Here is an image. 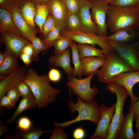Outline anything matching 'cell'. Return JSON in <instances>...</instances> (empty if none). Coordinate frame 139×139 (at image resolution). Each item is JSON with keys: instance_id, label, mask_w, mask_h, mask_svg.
<instances>
[{"instance_id": "cell-1", "label": "cell", "mask_w": 139, "mask_h": 139, "mask_svg": "<svg viewBox=\"0 0 139 139\" xmlns=\"http://www.w3.org/2000/svg\"><path fill=\"white\" fill-rule=\"evenodd\" d=\"M23 81L29 86L37 107L40 109L47 107L49 105L54 102L61 91L51 86L48 75L40 76L31 68L27 70Z\"/></svg>"}, {"instance_id": "cell-2", "label": "cell", "mask_w": 139, "mask_h": 139, "mask_svg": "<svg viewBox=\"0 0 139 139\" xmlns=\"http://www.w3.org/2000/svg\"><path fill=\"white\" fill-rule=\"evenodd\" d=\"M107 24L110 32L124 29L133 30L139 23V16L136 6L119 7L109 5Z\"/></svg>"}, {"instance_id": "cell-3", "label": "cell", "mask_w": 139, "mask_h": 139, "mask_svg": "<svg viewBox=\"0 0 139 139\" xmlns=\"http://www.w3.org/2000/svg\"><path fill=\"white\" fill-rule=\"evenodd\" d=\"M106 84L105 90L116 96L115 113L108 131L106 139H117L119 131L125 117L123 108L126 99L129 95L127 90L113 81Z\"/></svg>"}, {"instance_id": "cell-4", "label": "cell", "mask_w": 139, "mask_h": 139, "mask_svg": "<svg viewBox=\"0 0 139 139\" xmlns=\"http://www.w3.org/2000/svg\"><path fill=\"white\" fill-rule=\"evenodd\" d=\"M71 99L68 105L69 112L72 114L75 111L78 113L77 116L75 119L62 123L54 122L53 125L55 127H62L63 128L71 124L81 121L88 120L97 124L100 120V115L98 110L99 104L97 101L94 100L91 102L83 101L78 96L76 103Z\"/></svg>"}, {"instance_id": "cell-5", "label": "cell", "mask_w": 139, "mask_h": 139, "mask_svg": "<svg viewBox=\"0 0 139 139\" xmlns=\"http://www.w3.org/2000/svg\"><path fill=\"white\" fill-rule=\"evenodd\" d=\"M116 52L106 56L104 64L95 74L99 82L106 84L113 77L121 73L135 71Z\"/></svg>"}, {"instance_id": "cell-6", "label": "cell", "mask_w": 139, "mask_h": 139, "mask_svg": "<svg viewBox=\"0 0 139 139\" xmlns=\"http://www.w3.org/2000/svg\"><path fill=\"white\" fill-rule=\"evenodd\" d=\"M94 75L83 79H77L72 75H68L67 85L74 94L79 97L83 101L91 102L99 92L96 87L91 86V81Z\"/></svg>"}, {"instance_id": "cell-7", "label": "cell", "mask_w": 139, "mask_h": 139, "mask_svg": "<svg viewBox=\"0 0 139 139\" xmlns=\"http://www.w3.org/2000/svg\"><path fill=\"white\" fill-rule=\"evenodd\" d=\"M61 35L70 39L77 43L99 46L103 50L106 56L116 51L105 38L92 33H85L81 30L71 31L66 30L60 31Z\"/></svg>"}, {"instance_id": "cell-8", "label": "cell", "mask_w": 139, "mask_h": 139, "mask_svg": "<svg viewBox=\"0 0 139 139\" xmlns=\"http://www.w3.org/2000/svg\"><path fill=\"white\" fill-rule=\"evenodd\" d=\"M91 15L98 29L97 34L106 38L107 36V13L109 5L102 0H92Z\"/></svg>"}, {"instance_id": "cell-9", "label": "cell", "mask_w": 139, "mask_h": 139, "mask_svg": "<svg viewBox=\"0 0 139 139\" xmlns=\"http://www.w3.org/2000/svg\"><path fill=\"white\" fill-rule=\"evenodd\" d=\"M107 40L119 56L135 71H139L138 50L137 43L127 44Z\"/></svg>"}, {"instance_id": "cell-10", "label": "cell", "mask_w": 139, "mask_h": 139, "mask_svg": "<svg viewBox=\"0 0 139 139\" xmlns=\"http://www.w3.org/2000/svg\"><path fill=\"white\" fill-rule=\"evenodd\" d=\"M116 103L109 107L104 104L99 106L100 115V120L97 124L94 133L90 139H106L107 132L115 112Z\"/></svg>"}, {"instance_id": "cell-11", "label": "cell", "mask_w": 139, "mask_h": 139, "mask_svg": "<svg viewBox=\"0 0 139 139\" xmlns=\"http://www.w3.org/2000/svg\"><path fill=\"white\" fill-rule=\"evenodd\" d=\"M111 81L114 82L125 88L130 97L131 104L133 105L137 101L138 98L134 95L132 88L135 84L139 82V71L121 73L113 77L108 82Z\"/></svg>"}, {"instance_id": "cell-12", "label": "cell", "mask_w": 139, "mask_h": 139, "mask_svg": "<svg viewBox=\"0 0 139 139\" xmlns=\"http://www.w3.org/2000/svg\"><path fill=\"white\" fill-rule=\"evenodd\" d=\"M49 14L61 31L66 30L68 16L67 8L63 0H52L48 5Z\"/></svg>"}, {"instance_id": "cell-13", "label": "cell", "mask_w": 139, "mask_h": 139, "mask_svg": "<svg viewBox=\"0 0 139 139\" xmlns=\"http://www.w3.org/2000/svg\"><path fill=\"white\" fill-rule=\"evenodd\" d=\"M1 42L5 45V48L11 54L19 57L24 47L31 43L23 36L6 32H0Z\"/></svg>"}, {"instance_id": "cell-14", "label": "cell", "mask_w": 139, "mask_h": 139, "mask_svg": "<svg viewBox=\"0 0 139 139\" xmlns=\"http://www.w3.org/2000/svg\"><path fill=\"white\" fill-rule=\"evenodd\" d=\"M91 4L88 0L80 1L78 14L81 22V30L85 33L98 34L97 26L92 19L90 10Z\"/></svg>"}, {"instance_id": "cell-15", "label": "cell", "mask_w": 139, "mask_h": 139, "mask_svg": "<svg viewBox=\"0 0 139 139\" xmlns=\"http://www.w3.org/2000/svg\"><path fill=\"white\" fill-rule=\"evenodd\" d=\"M27 70L24 66H18L12 73L0 80V99L11 87L23 81Z\"/></svg>"}, {"instance_id": "cell-16", "label": "cell", "mask_w": 139, "mask_h": 139, "mask_svg": "<svg viewBox=\"0 0 139 139\" xmlns=\"http://www.w3.org/2000/svg\"><path fill=\"white\" fill-rule=\"evenodd\" d=\"M10 11L12 18L22 36L31 43L36 36L37 29L32 28L27 23L21 14L19 8L15 7Z\"/></svg>"}, {"instance_id": "cell-17", "label": "cell", "mask_w": 139, "mask_h": 139, "mask_svg": "<svg viewBox=\"0 0 139 139\" xmlns=\"http://www.w3.org/2000/svg\"><path fill=\"white\" fill-rule=\"evenodd\" d=\"M70 49L68 48L62 53L50 56L48 61L51 66L59 67L62 68L68 75H72L74 68L70 64Z\"/></svg>"}, {"instance_id": "cell-18", "label": "cell", "mask_w": 139, "mask_h": 139, "mask_svg": "<svg viewBox=\"0 0 139 139\" xmlns=\"http://www.w3.org/2000/svg\"><path fill=\"white\" fill-rule=\"evenodd\" d=\"M0 31L22 36L12 18L11 11L1 8H0Z\"/></svg>"}, {"instance_id": "cell-19", "label": "cell", "mask_w": 139, "mask_h": 139, "mask_svg": "<svg viewBox=\"0 0 139 139\" xmlns=\"http://www.w3.org/2000/svg\"><path fill=\"white\" fill-rule=\"evenodd\" d=\"M105 58L93 56L85 58L81 60V66L83 75L88 76L95 74L104 64Z\"/></svg>"}, {"instance_id": "cell-20", "label": "cell", "mask_w": 139, "mask_h": 139, "mask_svg": "<svg viewBox=\"0 0 139 139\" xmlns=\"http://www.w3.org/2000/svg\"><path fill=\"white\" fill-rule=\"evenodd\" d=\"M134 117V110L130 105L129 112L121 127L117 139H135L136 134L133 131V123Z\"/></svg>"}, {"instance_id": "cell-21", "label": "cell", "mask_w": 139, "mask_h": 139, "mask_svg": "<svg viewBox=\"0 0 139 139\" xmlns=\"http://www.w3.org/2000/svg\"><path fill=\"white\" fill-rule=\"evenodd\" d=\"M52 131H43L40 127L33 125L29 129L21 131L15 129L14 135H8L5 139H39L41 136L46 133L51 132Z\"/></svg>"}, {"instance_id": "cell-22", "label": "cell", "mask_w": 139, "mask_h": 139, "mask_svg": "<svg viewBox=\"0 0 139 139\" xmlns=\"http://www.w3.org/2000/svg\"><path fill=\"white\" fill-rule=\"evenodd\" d=\"M23 18L28 24L32 28L36 29L34 19L36 13V4L29 0L20 8Z\"/></svg>"}, {"instance_id": "cell-23", "label": "cell", "mask_w": 139, "mask_h": 139, "mask_svg": "<svg viewBox=\"0 0 139 139\" xmlns=\"http://www.w3.org/2000/svg\"><path fill=\"white\" fill-rule=\"evenodd\" d=\"M6 50L7 55L3 62L0 65V80L12 73L19 66L17 57Z\"/></svg>"}, {"instance_id": "cell-24", "label": "cell", "mask_w": 139, "mask_h": 139, "mask_svg": "<svg viewBox=\"0 0 139 139\" xmlns=\"http://www.w3.org/2000/svg\"><path fill=\"white\" fill-rule=\"evenodd\" d=\"M77 46L81 60L85 58L93 56L106 58L103 50L97 48L95 46L77 43Z\"/></svg>"}, {"instance_id": "cell-25", "label": "cell", "mask_w": 139, "mask_h": 139, "mask_svg": "<svg viewBox=\"0 0 139 139\" xmlns=\"http://www.w3.org/2000/svg\"><path fill=\"white\" fill-rule=\"evenodd\" d=\"M37 107L35 100L22 97L20 102L11 117L6 121V124H12L16 121L18 117L25 110Z\"/></svg>"}, {"instance_id": "cell-26", "label": "cell", "mask_w": 139, "mask_h": 139, "mask_svg": "<svg viewBox=\"0 0 139 139\" xmlns=\"http://www.w3.org/2000/svg\"><path fill=\"white\" fill-rule=\"evenodd\" d=\"M133 30L124 29L117 31L109 36L105 38L107 40L126 43L133 39L134 33Z\"/></svg>"}, {"instance_id": "cell-27", "label": "cell", "mask_w": 139, "mask_h": 139, "mask_svg": "<svg viewBox=\"0 0 139 139\" xmlns=\"http://www.w3.org/2000/svg\"><path fill=\"white\" fill-rule=\"evenodd\" d=\"M70 48L72 55V62L74 65V69L72 75L79 79H81L83 75L81 66V59L80 58L77 43L73 41Z\"/></svg>"}, {"instance_id": "cell-28", "label": "cell", "mask_w": 139, "mask_h": 139, "mask_svg": "<svg viewBox=\"0 0 139 139\" xmlns=\"http://www.w3.org/2000/svg\"><path fill=\"white\" fill-rule=\"evenodd\" d=\"M36 4V13L35 22L41 33L42 27L49 14L48 5L42 4Z\"/></svg>"}, {"instance_id": "cell-29", "label": "cell", "mask_w": 139, "mask_h": 139, "mask_svg": "<svg viewBox=\"0 0 139 139\" xmlns=\"http://www.w3.org/2000/svg\"><path fill=\"white\" fill-rule=\"evenodd\" d=\"M81 22L77 13L68 14L66 30L71 31L81 30Z\"/></svg>"}, {"instance_id": "cell-30", "label": "cell", "mask_w": 139, "mask_h": 139, "mask_svg": "<svg viewBox=\"0 0 139 139\" xmlns=\"http://www.w3.org/2000/svg\"><path fill=\"white\" fill-rule=\"evenodd\" d=\"M31 43L33 48V53L32 56L33 61L37 62L39 60V53L42 51L47 52L49 49L44 43L42 40L36 36L32 40Z\"/></svg>"}, {"instance_id": "cell-31", "label": "cell", "mask_w": 139, "mask_h": 139, "mask_svg": "<svg viewBox=\"0 0 139 139\" xmlns=\"http://www.w3.org/2000/svg\"><path fill=\"white\" fill-rule=\"evenodd\" d=\"M73 41L70 39L64 37L55 41L53 44L55 54H59L70 47Z\"/></svg>"}, {"instance_id": "cell-32", "label": "cell", "mask_w": 139, "mask_h": 139, "mask_svg": "<svg viewBox=\"0 0 139 139\" xmlns=\"http://www.w3.org/2000/svg\"><path fill=\"white\" fill-rule=\"evenodd\" d=\"M60 30L56 26L42 40L44 44L49 48L53 46L55 41L64 37L60 34Z\"/></svg>"}, {"instance_id": "cell-33", "label": "cell", "mask_w": 139, "mask_h": 139, "mask_svg": "<svg viewBox=\"0 0 139 139\" xmlns=\"http://www.w3.org/2000/svg\"><path fill=\"white\" fill-rule=\"evenodd\" d=\"M15 86L22 97L35 100L29 86L24 81L19 82Z\"/></svg>"}, {"instance_id": "cell-34", "label": "cell", "mask_w": 139, "mask_h": 139, "mask_svg": "<svg viewBox=\"0 0 139 139\" xmlns=\"http://www.w3.org/2000/svg\"><path fill=\"white\" fill-rule=\"evenodd\" d=\"M56 26V24L53 18L49 14L42 27L41 33L44 38L46 37Z\"/></svg>"}, {"instance_id": "cell-35", "label": "cell", "mask_w": 139, "mask_h": 139, "mask_svg": "<svg viewBox=\"0 0 139 139\" xmlns=\"http://www.w3.org/2000/svg\"><path fill=\"white\" fill-rule=\"evenodd\" d=\"M32 122L28 117L23 116L18 120L15 129L21 131H26L30 129L33 126Z\"/></svg>"}, {"instance_id": "cell-36", "label": "cell", "mask_w": 139, "mask_h": 139, "mask_svg": "<svg viewBox=\"0 0 139 139\" xmlns=\"http://www.w3.org/2000/svg\"><path fill=\"white\" fill-rule=\"evenodd\" d=\"M68 11V14L77 13L80 7V1L78 0H63Z\"/></svg>"}, {"instance_id": "cell-37", "label": "cell", "mask_w": 139, "mask_h": 139, "mask_svg": "<svg viewBox=\"0 0 139 139\" xmlns=\"http://www.w3.org/2000/svg\"><path fill=\"white\" fill-rule=\"evenodd\" d=\"M139 0H115L110 5L119 7H133L136 6Z\"/></svg>"}, {"instance_id": "cell-38", "label": "cell", "mask_w": 139, "mask_h": 139, "mask_svg": "<svg viewBox=\"0 0 139 139\" xmlns=\"http://www.w3.org/2000/svg\"><path fill=\"white\" fill-rule=\"evenodd\" d=\"M62 127H55L52 131L50 139H66L68 138L67 134Z\"/></svg>"}, {"instance_id": "cell-39", "label": "cell", "mask_w": 139, "mask_h": 139, "mask_svg": "<svg viewBox=\"0 0 139 139\" xmlns=\"http://www.w3.org/2000/svg\"><path fill=\"white\" fill-rule=\"evenodd\" d=\"M6 93L7 95L15 104L19 100V98L21 97L15 85L10 88Z\"/></svg>"}, {"instance_id": "cell-40", "label": "cell", "mask_w": 139, "mask_h": 139, "mask_svg": "<svg viewBox=\"0 0 139 139\" xmlns=\"http://www.w3.org/2000/svg\"><path fill=\"white\" fill-rule=\"evenodd\" d=\"M50 81L57 82L60 80L61 75L59 71L55 68H51L49 71L48 75Z\"/></svg>"}, {"instance_id": "cell-41", "label": "cell", "mask_w": 139, "mask_h": 139, "mask_svg": "<svg viewBox=\"0 0 139 139\" xmlns=\"http://www.w3.org/2000/svg\"><path fill=\"white\" fill-rule=\"evenodd\" d=\"M0 107L9 109L13 108L15 105L14 103L7 95H3L0 99Z\"/></svg>"}, {"instance_id": "cell-42", "label": "cell", "mask_w": 139, "mask_h": 139, "mask_svg": "<svg viewBox=\"0 0 139 139\" xmlns=\"http://www.w3.org/2000/svg\"><path fill=\"white\" fill-rule=\"evenodd\" d=\"M15 7V0H0V8L10 11Z\"/></svg>"}, {"instance_id": "cell-43", "label": "cell", "mask_w": 139, "mask_h": 139, "mask_svg": "<svg viewBox=\"0 0 139 139\" xmlns=\"http://www.w3.org/2000/svg\"><path fill=\"white\" fill-rule=\"evenodd\" d=\"M73 136L75 139H82L85 138V133L82 126L75 128L73 131Z\"/></svg>"}, {"instance_id": "cell-44", "label": "cell", "mask_w": 139, "mask_h": 139, "mask_svg": "<svg viewBox=\"0 0 139 139\" xmlns=\"http://www.w3.org/2000/svg\"><path fill=\"white\" fill-rule=\"evenodd\" d=\"M19 57L24 65L27 67L29 66L33 61L32 57L22 52L21 53Z\"/></svg>"}, {"instance_id": "cell-45", "label": "cell", "mask_w": 139, "mask_h": 139, "mask_svg": "<svg viewBox=\"0 0 139 139\" xmlns=\"http://www.w3.org/2000/svg\"><path fill=\"white\" fill-rule=\"evenodd\" d=\"M22 52L32 57L33 53V48L31 43L26 45L23 48Z\"/></svg>"}, {"instance_id": "cell-46", "label": "cell", "mask_w": 139, "mask_h": 139, "mask_svg": "<svg viewBox=\"0 0 139 139\" xmlns=\"http://www.w3.org/2000/svg\"><path fill=\"white\" fill-rule=\"evenodd\" d=\"M10 131V128L7 125L4 124L1 119L0 120V137L4 133H8Z\"/></svg>"}, {"instance_id": "cell-47", "label": "cell", "mask_w": 139, "mask_h": 139, "mask_svg": "<svg viewBox=\"0 0 139 139\" xmlns=\"http://www.w3.org/2000/svg\"><path fill=\"white\" fill-rule=\"evenodd\" d=\"M138 100L135 103L132 105L130 103L131 106L133 108L135 118L136 117L139 112V96L138 97Z\"/></svg>"}, {"instance_id": "cell-48", "label": "cell", "mask_w": 139, "mask_h": 139, "mask_svg": "<svg viewBox=\"0 0 139 139\" xmlns=\"http://www.w3.org/2000/svg\"><path fill=\"white\" fill-rule=\"evenodd\" d=\"M36 4H42L48 5L52 0H29Z\"/></svg>"}, {"instance_id": "cell-49", "label": "cell", "mask_w": 139, "mask_h": 139, "mask_svg": "<svg viewBox=\"0 0 139 139\" xmlns=\"http://www.w3.org/2000/svg\"><path fill=\"white\" fill-rule=\"evenodd\" d=\"M29 0H15V6L20 8Z\"/></svg>"}, {"instance_id": "cell-50", "label": "cell", "mask_w": 139, "mask_h": 139, "mask_svg": "<svg viewBox=\"0 0 139 139\" xmlns=\"http://www.w3.org/2000/svg\"><path fill=\"white\" fill-rule=\"evenodd\" d=\"M7 54V51L5 49V50L3 53H2V51L0 52V65H1L3 62L6 58Z\"/></svg>"}, {"instance_id": "cell-51", "label": "cell", "mask_w": 139, "mask_h": 139, "mask_svg": "<svg viewBox=\"0 0 139 139\" xmlns=\"http://www.w3.org/2000/svg\"><path fill=\"white\" fill-rule=\"evenodd\" d=\"M134 119L135 120L136 127L137 131H139V112Z\"/></svg>"}, {"instance_id": "cell-52", "label": "cell", "mask_w": 139, "mask_h": 139, "mask_svg": "<svg viewBox=\"0 0 139 139\" xmlns=\"http://www.w3.org/2000/svg\"><path fill=\"white\" fill-rule=\"evenodd\" d=\"M137 30L138 31L139 38V23L138 24L137 26ZM138 61H139V41L138 45Z\"/></svg>"}, {"instance_id": "cell-53", "label": "cell", "mask_w": 139, "mask_h": 139, "mask_svg": "<svg viewBox=\"0 0 139 139\" xmlns=\"http://www.w3.org/2000/svg\"><path fill=\"white\" fill-rule=\"evenodd\" d=\"M109 5L110 4L115 0H102Z\"/></svg>"}, {"instance_id": "cell-54", "label": "cell", "mask_w": 139, "mask_h": 139, "mask_svg": "<svg viewBox=\"0 0 139 139\" xmlns=\"http://www.w3.org/2000/svg\"><path fill=\"white\" fill-rule=\"evenodd\" d=\"M135 134V139H139V131H137Z\"/></svg>"}, {"instance_id": "cell-55", "label": "cell", "mask_w": 139, "mask_h": 139, "mask_svg": "<svg viewBox=\"0 0 139 139\" xmlns=\"http://www.w3.org/2000/svg\"><path fill=\"white\" fill-rule=\"evenodd\" d=\"M136 10L139 16V2L136 6Z\"/></svg>"}, {"instance_id": "cell-56", "label": "cell", "mask_w": 139, "mask_h": 139, "mask_svg": "<svg viewBox=\"0 0 139 139\" xmlns=\"http://www.w3.org/2000/svg\"><path fill=\"white\" fill-rule=\"evenodd\" d=\"M78 0L79 1H83V0Z\"/></svg>"}, {"instance_id": "cell-57", "label": "cell", "mask_w": 139, "mask_h": 139, "mask_svg": "<svg viewBox=\"0 0 139 139\" xmlns=\"http://www.w3.org/2000/svg\"><path fill=\"white\" fill-rule=\"evenodd\" d=\"M88 1H91V0H88Z\"/></svg>"}]
</instances>
